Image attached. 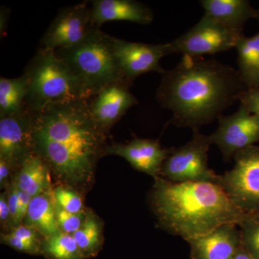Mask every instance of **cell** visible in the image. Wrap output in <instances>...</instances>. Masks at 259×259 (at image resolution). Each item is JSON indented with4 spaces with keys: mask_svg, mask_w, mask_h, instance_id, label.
Wrapping results in <instances>:
<instances>
[{
    "mask_svg": "<svg viewBox=\"0 0 259 259\" xmlns=\"http://www.w3.org/2000/svg\"><path fill=\"white\" fill-rule=\"evenodd\" d=\"M106 135L93 120L87 100L56 104L33 113V153L71 186L91 182L97 160L105 155Z\"/></svg>",
    "mask_w": 259,
    "mask_h": 259,
    "instance_id": "6da1fadb",
    "label": "cell"
},
{
    "mask_svg": "<svg viewBox=\"0 0 259 259\" xmlns=\"http://www.w3.org/2000/svg\"><path fill=\"white\" fill-rule=\"evenodd\" d=\"M246 90L238 70L213 59L183 56L162 74L156 98L170 122L192 131L219 119Z\"/></svg>",
    "mask_w": 259,
    "mask_h": 259,
    "instance_id": "7a4b0ae2",
    "label": "cell"
},
{
    "mask_svg": "<svg viewBox=\"0 0 259 259\" xmlns=\"http://www.w3.org/2000/svg\"><path fill=\"white\" fill-rule=\"evenodd\" d=\"M151 199L159 226L186 241L227 223L239 226L246 214L212 182L175 183L156 177Z\"/></svg>",
    "mask_w": 259,
    "mask_h": 259,
    "instance_id": "3957f363",
    "label": "cell"
},
{
    "mask_svg": "<svg viewBox=\"0 0 259 259\" xmlns=\"http://www.w3.org/2000/svg\"><path fill=\"white\" fill-rule=\"evenodd\" d=\"M113 37L101 29H96L77 45L55 51L79 81L87 101L112 83L132 85L124 79L119 69Z\"/></svg>",
    "mask_w": 259,
    "mask_h": 259,
    "instance_id": "277c9868",
    "label": "cell"
},
{
    "mask_svg": "<svg viewBox=\"0 0 259 259\" xmlns=\"http://www.w3.org/2000/svg\"><path fill=\"white\" fill-rule=\"evenodd\" d=\"M23 74L28 79L27 108L33 113L56 104L84 100L79 81L55 51L40 48Z\"/></svg>",
    "mask_w": 259,
    "mask_h": 259,
    "instance_id": "5b68a950",
    "label": "cell"
},
{
    "mask_svg": "<svg viewBox=\"0 0 259 259\" xmlns=\"http://www.w3.org/2000/svg\"><path fill=\"white\" fill-rule=\"evenodd\" d=\"M209 136L193 131V137L180 147L168 148L160 177L175 183L212 182L219 184L220 175L208 166Z\"/></svg>",
    "mask_w": 259,
    "mask_h": 259,
    "instance_id": "8992f818",
    "label": "cell"
},
{
    "mask_svg": "<svg viewBox=\"0 0 259 259\" xmlns=\"http://www.w3.org/2000/svg\"><path fill=\"white\" fill-rule=\"evenodd\" d=\"M233 158L234 166L220 175L219 185L245 214H259V146L245 148Z\"/></svg>",
    "mask_w": 259,
    "mask_h": 259,
    "instance_id": "52a82bcc",
    "label": "cell"
},
{
    "mask_svg": "<svg viewBox=\"0 0 259 259\" xmlns=\"http://www.w3.org/2000/svg\"><path fill=\"white\" fill-rule=\"evenodd\" d=\"M243 35L204 15L188 31L168 42V53L199 59L236 49Z\"/></svg>",
    "mask_w": 259,
    "mask_h": 259,
    "instance_id": "ba28073f",
    "label": "cell"
},
{
    "mask_svg": "<svg viewBox=\"0 0 259 259\" xmlns=\"http://www.w3.org/2000/svg\"><path fill=\"white\" fill-rule=\"evenodd\" d=\"M97 28L93 23L91 7L87 2L66 7L59 12L41 39L40 48L56 51L74 47Z\"/></svg>",
    "mask_w": 259,
    "mask_h": 259,
    "instance_id": "9c48e42d",
    "label": "cell"
},
{
    "mask_svg": "<svg viewBox=\"0 0 259 259\" xmlns=\"http://www.w3.org/2000/svg\"><path fill=\"white\" fill-rule=\"evenodd\" d=\"M209 139L211 144L218 146L225 159L230 161L238 151L259 142V116L240 105L234 113L218 119V128Z\"/></svg>",
    "mask_w": 259,
    "mask_h": 259,
    "instance_id": "30bf717a",
    "label": "cell"
},
{
    "mask_svg": "<svg viewBox=\"0 0 259 259\" xmlns=\"http://www.w3.org/2000/svg\"><path fill=\"white\" fill-rule=\"evenodd\" d=\"M114 53L124 79L133 84L134 80L149 72L163 74L166 70L160 61L169 55L167 44H148L113 37Z\"/></svg>",
    "mask_w": 259,
    "mask_h": 259,
    "instance_id": "8fae6325",
    "label": "cell"
},
{
    "mask_svg": "<svg viewBox=\"0 0 259 259\" xmlns=\"http://www.w3.org/2000/svg\"><path fill=\"white\" fill-rule=\"evenodd\" d=\"M32 124L33 113L28 109L0 117V158L13 168L33 153Z\"/></svg>",
    "mask_w": 259,
    "mask_h": 259,
    "instance_id": "7c38bea8",
    "label": "cell"
},
{
    "mask_svg": "<svg viewBox=\"0 0 259 259\" xmlns=\"http://www.w3.org/2000/svg\"><path fill=\"white\" fill-rule=\"evenodd\" d=\"M131 87L124 82L112 83L88 101L93 120L105 134L131 107L139 104L130 90Z\"/></svg>",
    "mask_w": 259,
    "mask_h": 259,
    "instance_id": "4fadbf2b",
    "label": "cell"
},
{
    "mask_svg": "<svg viewBox=\"0 0 259 259\" xmlns=\"http://www.w3.org/2000/svg\"><path fill=\"white\" fill-rule=\"evenodd\" d=\"M168 148L162 147L156 140L135 139L126 144L107 146L105 155L120 156L136 169L156 178L160 177L162 166L167 157Z\"/></svg>",
    "mask_w": 259,
    "mask_h": 259,
    "instance_id": "5bb4252c",
    "label": "cell"
},
{
    "mask_svg": "<svg viewBox=\"0 0 259 259\" xmlns=\"http://www.w3.org/2000/svg\"><path fill=\"white\" fill-rule=\"evenodd\" d=\"M187 242L190 259H234L242 245L239 227L234 223L222 225Z\"/></svg>",
    "mask_w": 259,
    "mask_h": 259,
    "instance_id": "9a60e30c",
    "label": "cell"
},
{
    "mask_svg": "<svg viewBox=\"0 0 259 259\" xmlns=\"http://www.w3.org/2000/svg\"><path fill=\"white\" fill-rule=\"evenodd\" d=\"M92 3L93 23L98 28L111 21L148 25L154 18L151 8L134 0H95Z\"/></svg>",
    "mask_w": 259,
    "mask_h": 259,
    "instance_id": "2e32d148",
    "label": "cell"
},
{
    "mask_svg": "<svg viewBox=\"0 0 259 259\" xmlns=\"http://www.w3.org/2000/svg\"><path fill=\"white\" fill-rule=\"evenodd\" d=\"M204 15L234 31L243 32L245 23L259 19V12L245 0H202Z\"/></svg>",
    "mask_w": 259,
    "mask_h": 259,
    "instance_id": "e0dca14e",
    "label": "cell"
},
{
    "mask_svg": "<svg viewBox=\"0 0 259 259\" xmlns=\"http://www.w3.org/2000/svg\"><path fill=\"white\" fill-rule=\"evenodd\" d=\"M25 220L27 225L46 238L55 236L61 231L56 219L54 191L50 190L32 197Z\"/></svg>",
    "mask_w": 259,
    "mask_h": 259,
    "instance_id": "ac0fdd59",
    "label": "cell"
},
{
    "mask_svg": "<svg viewBox=\"0 0 259 259\" xmlns=\"http://www.w3.org/2000/svg\"><path fill=\"white\" fill-rule=\"evenodd\" d=\"M49 167L40 156L32 153L19 167L15 182L18 189L32 197L51 190Z\"/></svg>",
    "mask_w": 259,
    "mask_h": 259,
    "instance_id": "d6986e66",
    "label": "cell"
},
{
    "mask_svg": "<svg viewBox=\"0 0 259 259\" xmlns=\"http://www.w3.org/2000/svg\"><path fill=\"white\" fill-rule=\"evenodd\" d=\"M236 49L238 72L245 88H259V32L252 37L243 35Z\"/></svg>",
    "mask_w": 259,
    "mask_h": 259,
    "instance_id": "ffe728a7",
    "label": "cell"
},
{
    "mask_svg": "<svg viewBox=\"0 0 259 259\" xmlns=\"http://www.w3.org/2000/svg\"><path fill=\"white\" fill-rule=\"evenodd\" d=\"M28 79L25 74L13 79H0V117L26 110Z\"/></svg>",
    "mask_w": 259,
    "mask_h": 259,
    "instance_id": "44dd1931",
    "label": "cell"
},
{
    "mask_svg": "<svg viewBox=\"0 0 259 259\" xmlns=\"http://www.w3.org/2000/svg\"><path fill=\"white\" fill-rule=\"evenodd\" d=\"M42 251L51 259H82L84 255L72 235L60 231L46 238Z\"/></svg>",
    "mask_w": 259,
    "mask_h": 259,
    "instance_id": "7402d4cb",
    "label": "cell"
},
{
    "mask_svg": "<svg viewBox=\"0 0 259 259\" xmlns=\"http://www.w3.org/2000/svg\"><path fill=\"white\" fill-rule=\"evenodd\" d=\"M85 257L95 254L101 243L100 223L91 213H88L77 231L72 235Z\"/></svg>",
    "mask_w": 259,
    "mask_h": 259,
    "instance_id": "603a6c76",
    "label": "cell"
},
{
    "mask_svg": "<svg viewBox=\"0 0 259 259\" xmlns=\"http://www.w3.org/2000/svg\"><path fill=\"white\" fill-rule=\"evenodd\" d=\"M241 245L253 259H259V214H246L240 223Z\"/></svg>",
    "mask_w": 259,
    "mask_h": 259,
    "instance_id": "cb8c5ba5",
    "label": "cell"
},
{
    "mask_svg": "<svg viewBox=\"0 0 259 259\" xmlns=\"http://www.w3.org/2000/svg\"><path fill=\"white\" fill-rule=\"evenodd\" d=\"M56 204L64 210L71 213L83 212V202L81 197L70 189L58 187L54 190Z\"/></svg>",
    "mask_w": 259,
    "mask_h": 259,
    "instance_id": "d4e9b609",
    "label": "cell"
},
{
    "mask_svg": "<svg viewBox=\"0 0 259 259\" xmlns=\"http://www.w3.org/2000/svg\"><path fill=\"white\" fill-rule=\"evenodd\" d=\"M56 219L61 231L73 235L77 231L84 221L83 213H71L59 207L56 202Z\"/></svg>",
    "mask_w": 259,
    "mask_h": 259,
    "instance_id": "484cf974",
    "label": "cell"
},
{
    "mask_svg": "<svg viewBox=\"0 0 259 259\" xmlns=\"http://www.w3.org/2000/svg\"><path fill=\"white\" fill-rule=\"evenodd\" d=\"M11 233L28 244L40 249V241L37 235L39 233L28 225H19L12 229Z\"/></svg>",
    "mask_w": 259,
    "mask_h": 259,
    "instance_id": "4316f807",
    "label": "cell"
},
{
    "mask_svg": "<svg viewBox=\"0 0 259 259\" xmlns=\"http://www.w3.org/2000/svg\"><path fill=\"white\" fill-rule=\"evenodd\" d=\"M243 105L250 113L259 116V88L246 89L239 99Z\"/></svg>",
    "mask_w": 259,
    "mask_h": 259,
    "instance_id": "83f0119b",
    "label": "cell"
},
{
    "mask_svg": "<svg viewBox=\"0 0 259 259\" xmlns=\"http://www.w3.org/2000/svg\"><path fill=\"white\" fill-rule=\"evenodd\" d=\"M1 240L5 244L9 245L18 251L28 253H38L40 251V249L39 248L28 244L26 242L23 241V240L12 234L11 233H8V234H5V233L2 234Z\"/></svg>",
    "mask_w": 259,
    "mask_h": 259,
    "instance_id": "f1b7e54d",
    "label": "cell"
},
{
    "mask_svg": "<svg viewBox=\"0 0 259 259\" xmlns=\"http://www.w3.org/2000/svg\"><path fill=\"white\" fill-rule=\"evenodd\" d=\"M18 217H17L16 226L21 224L24 220L25 219L28 212L29 204L30 203V201L32 198L31 195L26 193V192H23L20 190L18 187Z\"/></svg>",
    "mask_w": 259,
    "mask_h": 259,
    "instance_id": "f546056e",
    "label": "cell"
},
{
    "mask_svg": "<svg viewBox=\"0 0 259 259\" xmlns=\"http://www.w3.org/2000/svg\"><path fill=\"white\" fill-rule=\"evenodd\" d=\"M8 204H9L10 216H11V226L13 228L16 227L17 217L18 209V185L16 182L13 183L8 194Z\"/></svg>",
    "mask_w": 259,
    "mask_h": 259,
    "instance_id": "4dcf8cb0",
    "label": "cell"
},
{
    "mask_svg": "<svg viewBox=\"0 0 259 259\" xmlns=\"http://www.w3.org/2000/svg\"><path fill=\"white\" fill-rule=\"evenodd\" d=\"M0 221L4 226L11 225V216L7 193L2 194L0 197Z\"/></svg>",
    "mask_w": 259,
    "mask_h": 259,
    "instance_id": "1f68e13d",
    "label": "cell"
},
{
    "mask_svg": "<svg viewBox=\"0 0 259 259\" xmlns=\"http://www.w3.org/2000/svg\"><path fill=\"white\" fill-rule=\"evenodd\" d=\"M13 168V167L8 162L0 158V185L2 188L8 183L10 172Z\"/></svg>",
    "mask_w": 259,
    "mask_h": 259,
    "instance_id": "d6a6232c",
    "label": "cell"
},
{
    "mask_svg": "<svg viewBox=\"0 0 259 259\" xmlns=\"http://www.w3.org/2000/svg\"><path fill=\"white\" fill-rule=\"evenodd\" d=\"M10 16V10L8 8H1V15H0V31L3 35L4 33L5 30H6L7 25H8V20H9Z\"/></svg>",
    "mask_w": 259,
    "mask_h": 259,
    "instance_id": "836d02e7",
    "label": "cell"
},
{
    "mask_svg": "<svg viewBox=\"0 0 259 259\" xmlns=\"http://www.w3.org/2000/svg\"><path fill=\"white\" fill-rule=\"evenodd\" d=\"M234 259H253L252 258L251 255L249 254L248 251L242 246L237 251L236 255H235Z\"/></svg>",
    "mask_w": 259,
    "mask_h": 259,
    "instance_id": "e575fe53",
    "label": "cell"
}]
</instances>
